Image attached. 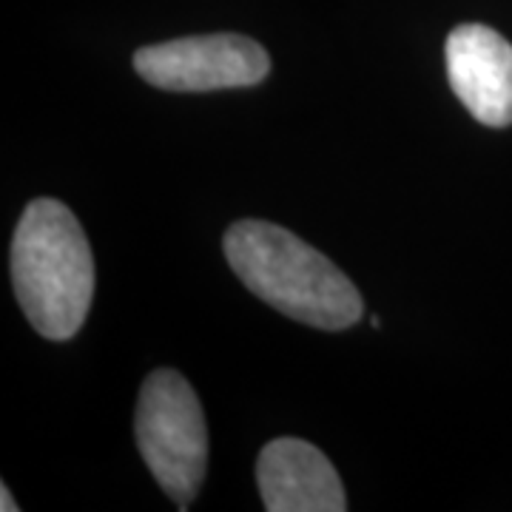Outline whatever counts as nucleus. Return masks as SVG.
<instances>
[{
  "instance_id": "1",
  "label": "nucleus",
  "mask_w": 512,
  "mask_h": 512,
  "mask_svg": "<svg viewBox=\"0 0 512 512\" xmlns=\"http://www.w3.org/2000/svg\"><path fill=\"white\" fill-rule=\"evenodd\" d=\"M222 245L245 288L288 319L322 330H345L362 319L356 285L288 228L262 220L234 222Z\"/></svg>"
},
{
  "instance_id": "2",
  "label": "nucleus",
  "mask_w": 512,
  "mask_h": 512,
  "mask_svg": "<svg viewBox=\"0 0 512 512\" xmlns=\"http://www.w3.org/2000/svg\"><path fill=\"white\" fill-rule=\"evenodd\" d=\"M12 282L40 336L66 342L83 328L94 299V256L86 231L63 202L26 205L12 239Z\"/></svg>"
},
{
  "instance_id": "3",
  "label": "nucleus",
  "mask_w": 512,
  "mask_h": 512,
  "mask_svg": "<svg viewBox=\"0 0 512 512\" xmlns=\"http://www.w3.org/2000/svg\"><path fill=\"white\" fill-rule=\"evenodd\" d=\"M134 433L151 476L185 510L205 478L208 427L194 387L177 370H154L143 382Z\"/></svg>"
},
{
  "instance_id": "4",
  "label": "nucleus",
  "mask_w": 512,
  "mask_h": 512,
  "mask_svg": "<svg viewBox=\"0 0 512 512\" xmlns=\"http://www.w3.org/2000/svg\"><path fill=\"white\" fill-rule=\"evenodd\" d=\"M134 69L163 92H220L262 83L271 57L245 35H197L143 46Z\"/></svg>"
},
{
  "instance_id": "5",
  "label": "nucleus",
  "mask_w": 512,
  "mask_h": 512,
  "mask_svg": "<svg viewBox=\"0 0 512 512\" xmlns=\"http://www.w3.org/2000/svg\"><path fill=\"white\" fill-rule=\"evenodd\" d=\"M447 77L461 106L478 123L504 128L512 123V46L484 23L456 26L447 46Z\"/></svg>"
},
{
  "instance_id": "6",
  "label": "nucleus",
  "mask_w": 512,
  "mask_h": 512,
  "mask_svg": "<svg viewBox=\"0 0 512 512\" xmlns=\"http://www.w3.org/2000/svg\"><path fill=\"white\" fill-rule=\"evenodd\" d=\"M256 484L268 512H342L345 487L328 456L302 439L271 441L256 461Z\"/></svg>"
},
{
  "instance_id": "7",
  "label": "nucleus",
  "mask_w": 512,
  "mask_h": 512,
  "mask_svg": "<svg viewBox=\"0 0 512 512\" xmlns=\"http://www.w3.org/2000/svg\"><path fill=\"white\" fill-rule=\"evenodd\" d=\"M0 510L3 512H18V504H15V498L9 495V490H6V484H3V490H0Z\"/></svg>"
}]
</instances>
